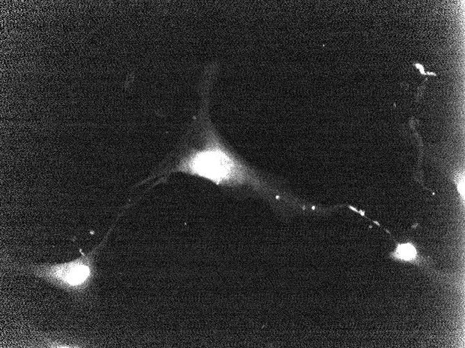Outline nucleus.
Here are the masks:
<instances>
[{"label":"nucleus","instance_id":"obj_1","mask_svg":"<svg viewBox=\"0 0 465 348\" xmlns=\"http://www.w3.org/2000/svg\"><path fill=\"white\" fill-rule=\"evenodd\" d=\"M202 113L196 127L195 142L187 144L170 163L146 181L181 173L223 187L267 190L266 179L227 147L205 113Z\"/></svg>","mask_w":465,"mask_h":348},{"label":"nucleus","instance_id":"obj_2","mask_svg":"<svg viewBox=\"0 0 465 348\" xmlns=\"http://www.w3.org/2000/svg\"><path fill=\"white\" fill-rule=\"evenodd\" d=\"M113 226L97 245L87 254L79 249L80 256L72 260L54 264H25L15 266V270L42 279L75 297H81L96 276V256L104 246Z\"/></svg>","mask_w":465,"mask_h":348},{"label":"nucleus","instance_id":"obj_3","mask_svg":"<svg viewBox=\"0 0 465 348\" xmlns=\"http://www.w3.org/2000/svg\"><path fill=\"white\" fill-rule=\"evenodd\" d=\"M394 259L402 261H416L418 258V253L416 247L410 243L398 244L395 250L392 253Z\"/></svg>","mask_w":465,"mask_h":348},{"label":"nucleus","instance_id":"obj_4","mask_svg":"<svg viewBox=\"0 0 465 348\" xmlns=\"http://www.w3.org/2000/svg\"><path fill=\"white\" fill-rule=\"evenodd\" d=\"M455 180H457L456 181L457 185V189L460 194H462V197H464V174H459V175L455 177Z\"/></svg>","mask_w":465,"mask_h":348}]
</instances>
